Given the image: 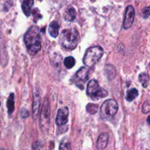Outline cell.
Listing matches in <instances>:
<instances>
[{
    "instance_id": "1",
    "label": "cell",
    "mask_w": 150,
    "mask_h": 150,
    "mask_svg": "<svg viewBox=\"0 0 150 150\" xmlns=\"http://www.w3.org/2000/svg\"><path fill=\"white\" fill-rule=\"evenodd\" d=\"M24 42L28 53L35 55L41 49V36L40 29L37 26H31L24 35Z\"/></svg>"
},
{
    "instance_id": "2",
    "label": "cell",
    "mask_w": 150,
    "mask_h": 150,
    "mask_svg": "<svg viewBox=\"0 0 150 150\" xmlns=\"http://www.w3.org/2000/svg\"><path fill=\"white\" fill-rule=\"evenodd\" d=\"M80 41V35L76 29H66L62 31L59 42L62 46L67 50H73Z\"/></svg>"
},
{
    "instance_id": "3",
    "label": "cell",
    "mask_w": 150,
    "mask_h": 150,
    "mask_svg": "<svg viewBox=\"0 0 150 150\" xmlns=\"http://www.w3.org/2000/svg\"><path fill=\"white\" fill-rule=\"evenodd\" d=\"M103 49L100 46H92L88 48L83 56V62L86 67H92L103 55Z\"/></svg>"
},
{
    "instance_id": "4",
    "label": "cell",
    "mask_w": 150,
    "mask_h": 150,
    "mask_svg": "<svg viewBox=\"0 0 150 150\" xmlns=\"http://www.w3.org/2000/svg\"><path fill=\"white\" fill-rule=\"evenodd\" d=\"M118 103L113 99L106 100L101 105L100 114L101 118L103 120H109L112 118L118 111Z\"/></svg>"
},
{
    "instance_id": "5",
    "label": "cell",
    "mask_w": 150,
    "mask_h": 150,
    "mask_svg": "<svg viewBox=\"0 0 150 150\" xmlns=\"http://www.w3.org/2000/svg\"><path fill=\"white\" fill-rule=\"evenodd\" d=\"M87 95L93 100L104 98L108 96V92L106 90L100 86L99 83L95 79H92L88 83L86 87Z\"/></svg>"
},
{
    "instance_id": "6",
    "label": "cell",
    "mask_w": 150,
    "mask_h": 150,
    "mask_svg": "<svg viewBox=\"0 0 150 150\" xmlns=\"http://www.w3.org/2000/svg\"><path fill=\"white\" fill-rule=\"evenodd\" d=\"M50 121V104L48 98L45 100L41 110L40 122L42 131H48Z\"/></svg>"
},
{
    "instance_id": "7",
    "label": "cell",
    "mask_w": 150,
    "mask_h": 150,
    "mask_svg": "<svg viewBox=\"0 0 150 150\" xmlns=\"http://www.w3.org/2000/svg\"><path fill=\"white\" fill-rule=\"evenodd\" d=\"M135 18V9L132 5L127 6L125 10V15L124 23H123V27L124 29H129L131 27L134 22Z\"/></svg>"
},
{
    "instance_id": "8",
    "label": "cell",
    "mask_w": 150,
    "mask_h": 150,
    "mask_svg": "<svg viewBox=\"0 0 150 150\" xmlns=\"http://www.w3.org/2000/svg\"><path fill=\"white\" fill-rule=\"evenodd\" d=\"M69 110L66 106L59 108L57 112V118H56V124L58 126H62L67 124L68 121Z\"/></svg>"
},
{
    "instance_id": "9",
    "label": "cell",
    "mask_w": 150,
    "mask_h": 150,
    "mask_svg": "<svg viewBox=\"0 0 150 150\" xmlns=\"http://www.w3.org/2000/svg\"><path fill=\"white\" fill-rule=\"evenodd\" d=\"M32 110H33V118L34 120H36L39 113V107H40V93L39 92H37L35 89L34 91V100L32 104Z\"/></svg>"
},
{
    "instance_id": "10",
    "label": "cell",
    "mask_w": 150,
    "mask_h": 150,
    "mask_svg": "<svg viewBox=\"0 0 150 150\" xmlns=\"http://www.w3.org/2000/svg\"><path fill=\"white\" fill-rule=\"evenodd\" d=\"M108 142V134L106 133H101L98 139L97 147L100 149H104L106 147Z\"/></svg>"
},
{
    "instance_id": "11",
    "label": "cell",
    "mask_w": 150,
    "mask_h": 150,
    "mask_svg": "<svg viewBox=\"0 0 150 150\" xmlns=\"http://www.w3.org/2000/svg\"><path fill=\"white\" fill-rule=\"evenodd\" d=\"M89 70L86 67H81L76 73V76L79 80L86 81L89 78Z\"/></svg>"
},
{
    "instance_id": "12",
    "label": "cell",
    "mask_w": 150,
    "mask_h": 150,
    "mask_svg": "<svg viewBox=\"0 0 150 150\" xmlns=\"http://www.w3.org/2000/svg\"><path fill=\"white\" fill-rule=\"evenodd\" d=\"M59 24L58 22L56 21L51 22L48 27V32H49L50 35L54 38H57L59 35Z\"/></svg>"
},
{
    "instance_id": "13",
    "label": "cell",
    "mask_w": 150,
    "mask_h": 150,
    "mask_svg": "<svg viewBox=\"0 0 150 150\" xmlns=\"http://www.w3.org/2000/svg\"><path fill=\"white\" fill-rule=\"evenodd\" d=\"M34 4V0H24L22 3V10L23 13L29 17L32 13V7Z\"/></svg>"
},
{
    "instance_id": "14",
    "label": "cell",
    "mask_w": 150,
    "mask_h": 150,
    "mask_svg": "<svg viewBox=\"0 0 150 150\" xmlns=\"http://www.w3.org/2000/svg\"><path fill=\"white\" fill-rule=\"evenodd\" d=\"M64 19L67 21H73L76 17V11L73 7H70L66 10L64 15Z\"/></svg>"
},
{
    "instance_id": "15",
    "label": "cell",
    "mask_w": 150,
    "mask_h": 150,
    "mask_svg": "<svg viewBox=\"0 0 150 150\" xmlns=\"http://www.w3.org/2000/svg\"><path fill=\"white\" fill-rule=\"evenodd\" d=\"M7 108L9 115H11L15 109V101H14V94L11 93L8 97L7 101Z\"/></svg>"
},
{
    "instance_id": "16",
    "label": "cell",
    "mask_w": 150,
    "mask_h": 150,
    "mask_svg": "<svg viewBox=\"0 0 150 150\" xmlns=\"http://www.w3.org/2000/svg\"><path fill=\"white\" fill-rule=\"evenodd\" d=\"M105 70L106 76H108V78L110 80H111V79H113L115 77L117 72H116V69L114 66L111 65V64H107Z\"/></svg>"
},
{
    "instance_id": "17",
    "label": "cell",
    "mask_w": 150,
    "mask_h": 150,
    "mask_svg": "<svg viewBox=\"0 0 150 150\" xmlns=\"http://www.w3.org/2000/svg\"><path fill=\"white\" fill-rule=\"evenodd\" d=\"M139 95V92L136 89L133 88V89H130L127 92V95H126V100L129 102L134 100Z\"/></svg>"
},
{
    "instance_id": "18",
    "label": "cell",
    "mask_w": 150,
    "mask_h": 150,
    "mask_svg": "<svg viewBox=\"0 0 150 150\" xmlns=\"http://www.w3.org/2000/svg\"><path fill=\"white\" fill-rule=\"evenodd\" d=\"M13 5L11 0H0V10L7 12Z\"/></svg>"
},
{
    "instance_id": "19",
    "label": "cell",
    "mask_w": 150,
    "mask_h": 150,
    "mask_svg": "<svg viewBox=\"0 0 150 150\" xmlns=\"http://www.w3.org/2000/svg\"><path fill=\"white\" fill-rule=\"evenodd\" d=\"M75 63H76V59L73 57H67L64 60V64L67 69L73 68L75 65Z\"/></svg>"
},
{
    "instance_id": "20",
    "label": "cell",
    "mask_w": 150,
    "mask_h": 150,
    "mask_svg": "<svg viewBox=\"0 0 150 150\" xmlns=\"http://www.w3.org/2000/svg\"><path fill=\"white\" fill-rule=\"evenodd\" d=\"M139 81L142 83L143 87L146 88L149 86V76H148L147 73H141L140 76H139Z\"/></svg>"
},
{
    "instance_id": "21",
    "label": "cell",
    "mask_w": 150,
    "mask_h": 150,
    "mask_svg": "<svg viewBox=\"0 0 150 150\" xmlns=\"http://www.w3.org/2000/svg\"><path fill=\"white\" fill-rule=\"evenodd\" d=\"M98 105L97 104H93V103H89L86 107V109L87 111V112L90 114H95L98 112Z\"/></svg>"
},
{
    "instance_id": "22",
    "label": "cell",
    "mask_w": 150,
    "mask_h": 150,
    "mask_svg": "<svg viewBox=\"0 0 150 150\" xmlns=\"http://www.w3.org/2000/svg\"><path fill=\"white\" fill-rule=\"evenodd\" d=\"M59 150H71L70 143L69 142H62V143H61Z\"/></svg>"
},
{
    "instance_id": "23",
    "label": "cell",
    "mask_w": 150,
    "mask_h": 150,
    "mask_svg": "<svg viewBox=\"0 0 150 150\" xmlns=\"http://www.w3.org/2000/svg\"><path fill=\"white\" fill-rule=\"evenodd\" d=\"M150 111V107H149V101H146L145 103H144L143 107H142V112L144 114H148Z\"/></svg>"
},
{
    "instance_id": "24",
    "label": "cell",
    "mask_w": 150,
    "mask_h": 150,
    "mask_svg": "<svg viewBox=\"0 0 150 150\" xmlns=\"http://www.w3.org/2000/svg\"><path fill=\"white\" fill-rule=\"evenodd\" d=\"M149 16V7H146L142 10V17L147 18Z\"/></svg>"
},
{
    "instance_id": "25",
    "label": "cell",
    "mask_w": 150,
    "mask_h": 150,
    "mask_svg": "<svg viewBox=\"0 0 150 150\" xmlns=\"http://www.w3.org/2000/svg\"><path fill=\"white\" fill-rule=\"evenodd\" d=\"M42 147V145L40 142H35L34 144H32V150H38V149H40V148Z\"/></svg>"
},
{
    "instance_id": "26",
    "label": "cell",
    "mask_w": 150,
    "mask_h": 150,
    "mask_svg": "<svg viewBox=\"0 0 150 150\" xmlns=\"http://www.w3.org/2000/svg\"><path fill=\"white\" fill-rule=\"evenodd\" d=\"M21 115L22 118H26L29 115V113L25 108H23V109L21 110Z\"/></svg>"
},
{
    "instance_id": "27",
    "label": "cell",
    "mask_w": 150,
    "mask_h": 150,
    "mask_svg": "<svg viewBox=\"0 0 150 150\" xmlns=\"http://www.w3.org/2000/svg\"><path fill=\"white\" fill-rule=\"evenodd\" d=\"M147 122H148V123H149V117H148V120H147Z\"/></svg>"
},
{
    "instance_id": "28",
    "label": "cell",
    "mask_w": 150,
    "mask_h": 150,
    "mask_svg": "<svg viewBox=\"0 0 150 150\" xmlns=\"http://www.w3.org/2000/svg\"><path fill=\"white\" fill-rule=\"evenodd\" d=\"M0 150H5V149H0Z\"/></svg>"
},
{
    "instance_id": "29",
    "label": "cell",
    "mask_w": 150,
    "mask_h": 150,
    "mask_svg": "<svg viewBox=\"0 0 150 150\" xmlns=\"http://www.w3.org/2000/svg\"><path fill=\"white\" fill-rule=\"evenodd\" d=\"M0 105H1V102H0Z\"/></svg>"
}]
</instances>
